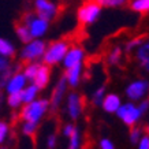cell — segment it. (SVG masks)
<instances>
[{
    "label": "cell",
    "mask_w": 149,
    "mask_h": 149,
    "mask_svg": "<svg viewBox=\"0 0 149 149\" xmlns=\"http://www.w3.org/2000/svg\"><path fill=\"white\" fill-rule=\"evenodd\" d=\"M49 111V100L48 99H36L27 104H23L18 113V118L23 122L40 123L41 119Z\"/></svg>",
    "instance_id": "6da1fadb"
},
{
    "label": "cell",
    "mask_w": 149,
    "mask_h": 149,
    "mask_svg": "<svg viewBox=\"0 0 149 149\" xmlns=\"http://www.w3.org/2000/svg\"><path fill=\"white\" fill-rule=\"evenodd\" d=\"M68 47H70V44L66 40H56L49 42L47 45L44 55H42V63L49 66V67L60 64L63 62L64 55L67 52Z\"/></svg>",
    "instance_id": "7a4b0ae2"
},
{
    "label": "cell",
    "mask_w": 149,
    "mask_h": 149,
    "mask_svg": "<svg viewBox=\"0 0 149 149\" xmlns=\"http://www.w3.org/2000/svg\"><path fill=\"white\" fill-rule=\"evenodd\" d=\"M19 22H22L23 25H26L29 32L32 34L33 40L34 38H41L44 37L49 29V22L45 21V19L37 17L34 11H25V13L21 15V19Z\"/></svg>",
    "instance_id": "3957f363"
},
{
    "label": "cell",
    "mask_w": 149,
    "mask_h": 149,
    "mask_svg": "<svg viewBox=\"0 0 149 149\" xmlns=\"http://www.w3.org/2000/svg\"><path fill=\"white\" fill-rule=\"evenodd\" d=\"M101 11H103V8L96 3L95 0H88L77 11L78 22L84 25V26H91V25H93V23L99 21V18L101 17Z\"/></svg>",
    "instance_id": "277c9868"
},
{
    "label": "cell",
    "mask_w": 149,
    "mask_h": 149,
    "mask_svg": "<svg viewBox=\"0 0 149 149\" xmlns=\"http://www.w3.org/2000/svg\"><path fill=\"white\" fill-rule=\"evenodd\" d=\"M118 119H120L123 125H126L127 127H134L137 126L140 120L142 119V113H141L140 108L136 103L133 101H127V103H122L120 107L118 108L115 112Z\"/></svg>",
    "instance_id": "5b68a950"
},
{
    "label": "cell",
    "mask_w": 149,
    "mask_h": 149,
    "mask_svg": "<svg viewBox=\"0 0 149 149\" xmlns=\"http://www.w3.org/2000/svg\"><path fill=\"white\" fill-rule=\"evenodd\" d=\"M47 42L42 41L41 38H34L30 42L25 44V47L21 51V62L23 63H30V62H38L40 59H42V55L45 52Z\"/></svg>",
    "instance_id": "8992f818"
},
{
    "label": "cell",
    "mask_w": 149,
    "mask_h": 149,
    "mask_svg": "<svg viewBox=\"0 0 149 149\" xmlns=\"http://www.w3.org/2000/svg\"><path fill=\"white\" fill-rule=\"evenodd\" d=\"M149 93V81L146 78H138L134 81L129 82V85L125 89V95L129 99V101L138 103L141 100L146 99Z\"/></svg>",
    "instance_id": "52a82bcc"
},
{
    "label": "cell",
    "mask_w": 149,
    "mask_h": 149,
    "mask_svg": "<svg viewBox=\"0 0 149 149\" xmlns=\"http://www.w3.org/2000/svg\"><path fill=\"white\" fill-rule=\"evenodd\" d=\"M67 91H68V85H67V82H66L64 75H62L58 79V82L55 84L54 89L51 92V97L48 99L49 100V111L56 112L60 108V105L63 104L64 99H66V96L68 93Z\"/></svg>",
    "instance_id": "ba28073f"
},
{
    "label": "cell",
    "mask_w": 149,
    "mask_h": 149,
    "mask_svg": "<svg viewBox=\"0 0 149 149\" xmlns=\"http://www.w3.org/2000/svg\"><path fill=\"white\" fill-rule=\"evenodd\" d=\"M66 113L71 120H77L79 119V116L82 115L84 111V100L82 96L77 92H70L66 96Z\"/></svg>",
    "instance_id": "9c48e42d"
},
{
    "label": "cell",
    "mask_w": 149,
    "mask_h": 149,
    "mask_svg": "<svg viewBox=\"0 0 149 149\" xmlns=\"http://www.w3.org/2000/svg\"><path fill=\"white\" fill-rule=\"evenodd\" d=\"M59 8L56 3L51 0H34V14L40 18L51 22L58 17Z\"/></svg>",
    "instance_id": "30bf717a"
},
{
    "label": "cell",
    "mask_w": 149,
    "mask_h": 149,
    "mask_svg": "<svg viewBox=\"0 0 149 149\" xmlns=\"http://www.w3.org/2000/svg\"><path fill=\"white\" fill-rule=\"evenodd\" d=\"M84 60H85V51L78 45H70L64 55L62 66L64 67V70H67L77 64H84Z\"/></svg>",
    "instance_id": "8fae6325"
},
{
    "label": "cell",
    "mask_w": 149,
    "mask_h": 149,
    "mask_svg": "<svg viewBox=\"0 0 149 149\" xmlns=\"http://www.w3.org/2000/svg\"><path fill=\"white\" fill-rule=\"evenodd\" d=\"M21 70V64L13 66L11 60L4 56H0V89H3L14 72H18Z\"/></svg>",
    "instance_id": "7c38bea8"
},
{
    "label": "cell",
    "mask_w": 149,
    "mask_h": 149,
    "mask_svg": "<svg viewBox=\"0 0 149 149\" xmlns=\"http://www.w3.org/2000/svg\"><path fill=\"white\" fill-rule=\"evenodd\" d=\"M134 58L141 70L149 74V37L141 42V45L134 51Z\"/></svg>",
    "instance_id": "4fadbf2b"
},
{
    "label": "cell",
    "mask_w": 149,
    "mask_h": 149,
    "mask_svg": "<svg viewBox=\"0 0 149 149\" xmlns=\"http://www.w3.org/2000/svg\"><path fill=\"white\" fill-rule=\"evenodd\" d=\"M82 77H84V64H77L74 67H70L64 72V78L68 88H72V89H77L79 86Z\"/></svg>",
    "instance_id": "5bb4252c"
},
{
    "label": "cell",
    "mask_w": 149,
    "mask_h": 149,
    "mask_svg": "<svg viewBox=\"0 0 149 149\" xmlns=\"http://www.w3.org/2000/svg\"><path fill=\"white\" fill-rule=\"evenodd\" d=\"M27 79L26 77L23 75V72L18 71V72H14L13 75L10 77V79L6 84V91L8 95L11 93H18V92H22V89L26 86Z\"/></svg>",
    "instance_id": "9a60e30c"
},
{
    "label": "cell",
    "mask_w": 149,
    "mask_h": 149,
    "mask_svg": "<svg viewBox=\"0 0 149 149\" xmlns=\"http://www.w3.org/2000/svg\"><path fill=\"white\" fill-rule=\"evenodd\" d=\"M49 81H51V67L44 63H40V67L37 70L32 84H34L40 91H42V89H45L48 86Z\"/></svg>",
    "instance_id": "2e32d148"
},
{
    "label": "cell",
    "mask_w": 149,
    "mask_h": 149,
    "mask_svg": "<svg viewBox=\"0 0 149 149\" xmlns=\"http://www.w3.org/2000/svg\"><path fill=\"white\" fill-rule=\"evenodd\" d=\"M120 104H122V99H120L119 95H116V93H107L104 96L100 107L103 108L104 112L115 113L118 111V108L120 107Z\"/></svg>",
    "instance_id": "e0dca14e"
},
{
    "label": "cell",
    "mask_w": 149,
    "mask_h": 149,
    "mask_svg": "<svg viewBox=\"0 0 149 149\" xmlns=\"http://www.w3.org/2000/svg\"><path fill=\"white\" fill-rule=\"evenodd\" d=\"M21 93H22V101H23V104H27V103H30V101H33V100H36L37 97H38L40 89H38L34 84H30V85L25 86Z\"/></svg>",
    "instance_id": "ac0fdd59"
},
{
    "label": "cell",
    "mask_w": 149,
    "mask_h": 149,
    "mask_svg": "<svg viewBox=\"0 0 149 149\" xmlns=\"http://www.w3.org/2000/svg\"><path fill=\"white\" fill-rule=\"evenodd\" d=\"M14 27H15V33H17V36H18L21 42L27 44V42H30V41L33 40V37H32V34H30V32H29V29H27L26 25H23L22 22H15Z\"/></svg>",
    "instance_id": "d6986e66"
},
{
    "label": "cell",
    "mask_w": 149,
    "mask_h": 149,
    "mask_svg": "<svg viewBox=\"0 0 149 149\" xmlns=\"http://www.w3.org/2000/svg\"><path fill=\"white\" fill-rule=\"evenodd\" d=\"M122 58H123L122 47L115 45L109 49L108 55H107V63H108L109 66H118V64L122 62Z\"/></svg>",
    "instance_id": "ffe728a7"
},
{
    "label": "cell",
    "mask_w": 149,
    "mask_h": 149,
    "mask_svg": "<svg viewBox=\"0 0 149 149\" xmlns=\"http://www.w3.org/2000/svg\"><path fill=\"white\" fill-rule=\"evenodd\" d=\"M15 55V47L6 38H0V56H4L7 59L14 58Z\"/></svg>",
    "instance_id": "44dd1931"
},
{
    "label": "cell",
    "mask_w": 149,
    "mask_h": 149,
    "mask_svg": "<svg viewBox=\"0 0 149 149\" xmlns=\"http://www.w3.org/2000/svg\"><path fill=\"white\" fill-rule=\"evenodd\" d=\"M82 145V136H81V130L75 127L72 134L68 137V145L67 149H81Z\"/></svg>",
    "instance_id": "7402d4cb"
},
{
    "label": "cell",
    "mask_w": 149,
    "mask_h": 149,
    "mask_svg": "<svg viewBox=\"0 0 149 149\" xmlns=\"http://www.w3.org/2000/svg\"><path fill=\"white\" fill-rule=\"evenodd\" d=\"M130 8L137 14H146L149 13V0H131Z\"/></svg>",
    "instance_id": "603a6c76"
},
{
    "label": "cell",
    "mask_w": 149,
    "mask_h": 149,
    "mask_svg": "<svg viewBox=\"0 0 149 149\" xmlns=\"http://www.w3.org/2000/svg\"><path fill=\"white\" fill-rule=\"evenodd\" d=\"M101 8H120L129 3V0H95Z\"/></svg>",
    "instance_id": "cb8c5ba5"
},
{
    "label": "cell",
    "mask_w": 149,
    "mask_h": 149,
    "mask_svg": "<svg viewBox=\"0 0 149 149\" xmlns=\"http://www.w3.org/2000/svg\"><path fill=\"white\" fill-rule=\"evenodd\" d=\"M40 67V63L38 62H30V63H26L23 66V75L26 77L27 81H33V78L36 75L37 70Z\"/></svg>",
    "instance_id": "d4e9b609"
},
{
    "label": "cell",
    "mask_w": 149,
    "mask_h": 149,
    "mask_svg": "<svg viewBox=\"0 0 149 149\" xmlns=\"http://www.w3.org/2000/svg\"><path fill=\"white\" fill-rule=\"evenodd\" d=\"M37 130H38V123H33V122H23L22 127H21L22 134L29 137V138H33V137L36 136Z\"/></svg>",
    "instance_id": "484cf974"
},
{
    "label": "cell",
    "mask_w": 149,
    "mask_h": 149,
    "mask_svg": "<svg viewBox=\"0 0 149 149\" xmlns=\"http://www.w3.org/2000/svg\"><path fill=\"white\" fill-rule=\"evenodd\" d=\"M107 95V91H105V86H99L93 93H92V97H91V101L95 107H99L101 105V101H103L104 96Z\"/></svg>",
    "instance_id": "4316f807"
},
{
    "label": "cell",
    "mask_w": 149,
    "mask_h": 149,
    "mask_svg": "<svg viewBox=\"0 0 149 149\" xmlns=\"http://www.w3.org/2000/svg\"><path fill=\"white\" fill-rule=\"evenodd\" d=\"M7 104L11 109H18L21 105L23 104L22 101V93L18 92V93H11L7 97Z\"/></svg>",
    "instance_id": "83f0119b"
},
{
    "label": "cell",
    "mask_w": 149,
    "mask_h": 149,
    "mask_svg": "<svg viewBox=\"0 0 149 149\" xmlns=\"http://www.w3.org/2000/svg\"><path fill=\"white\" fill-rule=\"evenodd\" d=\"M144 41L142 37H136V38H131L130 41H127L126 45H125V51H126L127 54H131V52H134V51L141 45V42Z\"/></svg>",
    "instance_id": "f1b7e54d"
},
{
    "label": "cell",
    "mask_w": 149,
    "mask_h": 149,
    "mask_svg": "<svg viewBox=\"0 0 149 149\" xmlns=\"http://www.w3.org/2000/svg\"><path fill=\"white\" fill-rule=\"evenodd\" d=\"M10 133H11L10 125L7 122H4V120H0V145L7 140V137L10 136Z\"/></svg>",
    "instance_id": "f546056e"
},
{
    "label": "cell",
    "mask_w": 149,
    "mask_h": 149,
    "mask_svg": "<svg viewBox=\"0 0 149 149\" xmlns=\"http://www.w3.org/2000/svg\"><path fill=\"white\" fill-rule=\"evenodd\" d=\"M130 129L131 130H130V133H129V140H130L131 144L136 145L137 142L140 141L141 137H142V130H141L140 127H137V126L130 127Z\"/></svg>",
    "instance_id": "4dcf8cb0"
},
{
    "label": "cell",
    "mask_w": 149,
    "mask_h": 149,
    "mask_svg": "<svg viewBox=\"0 0 149 149\" xmlns=\"http://www.w3.org/2000/svg\"><path fill=\"white\" fill-rule=\"evenodd\" d=\"M99 146H100V149H116L112 142V140H111V138H107V137H103V138L99 141Z\"/></svg>",
    "instance_id": "1f68e13d"
},
{
    "label": "cell",
    "mask_w": 149,
    "mask_h": 149,
    "mask_svg": "<svg viewBox=\"0 0 149 149\" xmlns=\"http://www.w3.org/2000/svg\"><path fill=\"white\" fill-rule=\"evenodd\" d=\"M75 125L72 122H68V123H64L63 127H62V134H63L66 138H68V137L72 134V131H74V129H75Z\"/></svg>",
    "instance_id": "d6a6232c"
},
{
    "label": "cell",
    "mask_w": 149,
    "mask_h": 149,
    "mask_svg": "<svg viewBox=\"0 0 149 149\" xmlns=\"http://www.w3.org/2000/svg\"><path fill=\"white\" fill-rule=\"evenodd\" d=\"M58 145V134L56 133H51L47 137V148L48 149H55Z\"/></svg>",
    "instance_id": "836d02e7"
},
{
    "label": "cell",
    "mask_w": 149,
    "mask_h": 149,
    "mask_svg": "<svg viewBox=\"0 0 149 149\" xmlns=\"http://www.w3.org/2000/svg\"><path fill=\"white\" fill-rule=\"evenodd\" d=\"M136 145L137 149H149V134H142V137Z\"/></svg>",
    "instance_id": "e575fe53"
},
{
    "label": "cell",
    "mask_w": 149,
    "mask_h": 149,
    "mask_svg": "<svg viewBox=\"0 0 149 149\" xmlns=\"http://www.w3.org/2000/svg\"><path fill=\"white\" fill-rule=\"evenodd\" d=\"M138 108H140L141 113H142V116H144L145 113L149 111V99H144V100H141V101H138Z\"/></svg>",
    "instance_id": "d590c367"
},
{
    "label": "cell",
    "mask_w": 149,
    "mask_h": 149,
    "mask_svg": "<svg viewBox=\"0 0 149 149\" xmlns=\"http://www.w3.org/2000/svg\"><path fill=\"white\" fill-rule=\"evenodd\" d=\"M3 101H4V93H3V89H0V108H1Z\"/></svg>",
    "instance_id": "8d00e7d4"
},
{
    "label": "cell",
    "mask_w": 149,
    "mask_h": 149,
    "mask_svg": "<svg viewBox=\"0 0 149 149\" xmlns=\"http://www.w3.org/2000/svg\"><path fill=\"white\" fill-rule=\"evenodd\" d=\"M146 134H149V123H148V126H146Z\"/></svg>",
    "instance_id": "74e56055"
},
{
    "label": "cell",
    "mask_w": 149,
    "mask_h": 149,
    "mask_svg": "<svg viewBox=\"0 0 149 149\" xmlns=\"http://www.w3.org/2000/svg\"><path fill=\"white\" fill-rule=\"evenodd\" d=\"M0 149H8L7 146H0Z\"/></svg>",
    "instance_id": "f35d334b"
},
{
    "label": "cell",
    "mask_w": 149,
    "mask_h": 149,
    "mask_svg": "<svg viewBox=\"0 0 149 149\" xmlns=\"http://www.w3.org/2000/svg\"><path fill=\"white\" fill-rule=\"evenodd\" d=\"M148 95H149V93H148Z\"/></svg>",
    "instance_id": "ab89813d"
}]
</instances>
